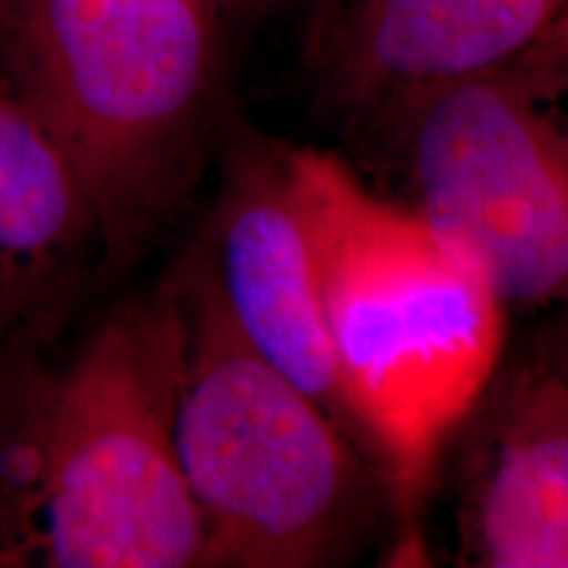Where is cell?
<instances>
[{"label": "cell", "instance_id": "obj_10", "mask_svg": "<svg viewBox=\"0 0 568 568\" xmlns=\"http://www.w3.org/2000/svg\"><path fill=\"white\" fill-rule=\"evenodd\" d=\"M514 67L542 101H568V0L552 24Z\"/></svg>", "mask_w": 568, "mask_h": 568}, {"label": "cell", "instance_id": "obj_4", "mask_svg": "<svg viewBox=\"0 0 568 568\" xmlns=\"http://www.w3.org/2000/svg\"><path fill=\"white\" fill-rule=\"evenodd\" d=\"M176 445L205 529L203 566H337L372 529L382 471L329 410L234 329L195 255Z\"/></svg>", "mask_w": 568, "mask_h": 568}, {"label": "cell", "instance_id": "obj_1", "mask_svg": "<svg viewBox=\"0 0 568 568\" xmlns=\"http://www.w3.org/2000/svg\"><path fill=\"white\" fill-rule=\"evenodd\" d=\"M190 314L172 266L61 364L0 361V568H197L176 416Z\"/></svg>", "mask_w": 568, "mask_h": 568}, {"label": "cell", "instance_id": "obj_7", "mask_svg": "<svg viewBox=\"0 0 568 568\" xmlns=\"http://www.w3.org/2000/svg\"><path fill=\"white\" fill-rule=\"evenodd\" d=\"M566 0H314L303 67L332 111L364 126L410 90L508 67Z\"/></svg>", "mask_w": 568, "mask_h": 568}, {"label": "cell", "instance_id": "obj_3", "mask_svg": "<svg viewBox=\"0 0 568 568\" xmlns=\"http://www.w3.org/2000/svg\"><path fill=\"white\" fill-rule=\"evenodd\" d=\"M216 0H0V80L80 176L116 276L180 222L232 126Z\"/></svg>", "mask_w": 568, "mask_h": 568}, {"label": "cell", "instance_id": "obj_9", "mask_svg": "<svg viewBox=\"0 0 568 568\" xmlns=\"http://www.w3.org/2000/svg\"><path fill=\"white\" fill-rule=\"evenodd\" d=\"M101 264L80 176L0 80V361L40 351Z\"/></svg>", "mask_w": 568, "mask_h": 568}, {"label": "cell", "instance_id": "obj_11", "mask_svg": "<svg viewBox=\"0 0 568 568\" xmlns=\"http://www.w3.org/2000/svg\"><path fill=\"white\" fill-rule=\"evenodd\" d=\"M216 3L226 21H251L266 17L268 11H276L290 0H216Z\"/></svg>", "mask_w": 568, "mask_h": 568}, {"label": "cell", "instance_id": "obj_8", "mask_svg": "<svg viewBox=\"0 0 568 568\" xmlns=\"http://www.w3.org/2000/svg\"><path fill=\"white\" fill-rule=\"evenodd\" d=\"M493 385L460 497L458 564L568 568V379L537 355Z\"/></svg>", "mask_w": 568, "mask_h": 568}, {"label": "cell", "instance_id": "obj_6", "mask_svg": "<svg viewBox=\"0 0 568 568\" xmlns=\"http://www.w3.org/2000/svg\"><path fill=\"white\" fill-rule=\"evenodd\" d=\"M216 163V203L190 253L245 343L358 439L339 389L287 142L232 122Z\"/></svg>", "mask_w": 568, "mask_h": 568}, {"label": "cell", "instance_id": "obj_5", "mask_svg": "<svg viewBox=\"0 0 568 568\" xmlns=\"http://www.w3.org/2000/svg\"><path fill=\"white\" fill-rule=\"evenodd\" d=\"M364 126L395 153L410 209L506 308L568 316V122L514 63L410 90Z\"/></svg>", "mask_w": 568, "mask_h": 568}, {"label": "cell", "instance_id": "obj_2", "mask_svg": "<svg viewBox=\"0 0 568 568\" xmlns=\"http://www.w3.org/2000/svg\"><path fill=\"white\" fill-rule=\"evenodd\" d=\"M339 389L397 518L395 558L424 556V497L447 437L493 385L506 305L410 205L337 155L287 145Z\"/></svg>", "mask_w": 568, "mask_h": 568}, {"label": "cell", "instance_id": "obj_12", "mask_svg": "<svg viewBox=\"0 0 568 568\" xmlns=\"http://www.w3.org/2000/svg\"><path fill=\"white\" fill-rule=\"evenodd\" d=\"M556 326L558 329H552L548 339H545L539 358H545L550 366H556L568 379V316H560V322Z\"/></svg>", "mask_w": 568, "mask_h": 568}]
</instances>
